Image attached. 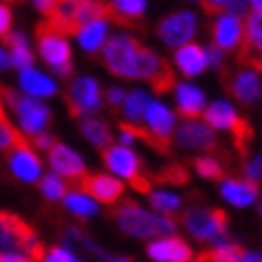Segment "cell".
<instances>
[{
  "instance_id": "38",
  "label": "cell",
  "mask_w": 262,
  "mask_h": 262,
  "mask_svg": "<svg viewBox=\"0 0 262 262\" xmlns=\"http://www.w3.org/2000/svg\"><path fill=\"white\" fill-rule=\"evenodd\" d=\"M43 260H48V262H75V260H80V255L72 253L70 248L56 246V248H48L46 255H43Z\"/></svg>"
},
{
  "instance_id": "40",
  "label": "cell",
  "mask_w": 262,
  "mask_h": 262,
  "mask_svg": "<svg viewBox=\"0 0 262 262\" xmlns=\"http://www.w3.org/2000/svg\"><path fill=\"white\" fill-rule=\"evenodd\" d=\"M32 144L36 149H51L56 144V140L51 135H46V133H36V135H32Z\"/></svg>"
},
{
  "instance_id": "10",
  "label": "cell",
  "mask_w": 262,
  "mask_h": 262,
  "mask_svg": "<svg viewBox=\"0 0 262 262\" xmlns=\"http://www.w3.org/2000/svg\"><path fill=\"white\" fill-rule=\"evenodd\" d=\"M75 188L82 192H87L89 198L99 200L103 205H116L123 198V183L116 181L113 176H103V173H94V176H82L80 181L75 183Z\"/></svg>"
},
{
  "instance_id": "44",
  "label": "cell",
  "mask_w": 262,
  "mask_h": 262,
  "mask_svg": "<svg viewBox=\"0 0 262 262\" xmlns=\"http://www.w3.org/2000/svg\"><path fill=\"white\" fill-rule=\"evenodd\" d=\"M241 262H262V255L260 253H246V250H243Z\"/></svg>"
},
{
  "instance_id": "41",
  "label": "cell",
  "mask_w": 262,
  "mask_h": 262,
  "mask_svg": "<svg viewBox=\"0 0 262 262\" xmlns=\"http://www.w3.org/2000/svg\"><path fill=\"white\" fill-rule=\"evenodd\" d=\"M10 27H12V15H10V8L0 5V36H8Z\"/></svg>"
},
{
  "instance_id": "23",
  "label": "cell",
  "mask_w": 262,
  "mask_h": 262,
  "mask_svg": "<svg viewBox=\"0 0 262 262\" xmlns=\"http://www.w3.org/2000/svg\"><path fill=\"white\" fill-rule=\"evenodd\" d=\"M77 41L87 53H96L106 43V19H92L77 32Z\"/></svg>"
},
{
  "instance_id": "19",
  "label": "cell",
  "mask_w": 262,
  "mask_h": 262,
  "mask_svg": "<svg viewBox=\"0 0 262 262\" xmlns=\"http://www.w3.org/2000/svg\"><path fill=\"white\" fill-rule=\"evenodd\" d=\"M63 243L70 248L72 253L82 255V257H84V255H94V257H99V260H113L111 255L106 253L101 246H96L94 241L89 238L87 233H82L80 229H72V226L70 229H65L63 231Z\"/></svg>"
},
{
  "instance_id": "16",
  "label": "cell",
  "mask_w": 262,
  "mask_h": 262,
  "mask_svg": "<svg viewBox=\"0 0 262 262\" xmlns=\"http://www.w3.org/2000/svg\"><path fill=\"white\" fill-rule=\"evenodd\" d=\"M10 168H12V173L19 178L22 183H34L41 178V161L39 157L29 149V144L27 147H15V149H10Z\"/></svg>"
},
{
  "instance_id": "25",
  "label": "cell",
  "mask_w": 262,
  "mask_h": 262,
  "mask_svg": "<svg viewBox=\"0 0 262 262\" xmlns=\"http://www.w3.org/2000/svg\"><path fill=\"white\" fill-rule=\"evenodd\" d=\"M5 41H8V46H10V65H15L19 70L32 68L34 56H32V51H29V46H27V36L19 32H8Z\"/></svg>"
},
{
  "instance_id": "15",
  "label": "cell",
  "mask_w": 262,
  "mask_h": 262,
  "mask_svg": "<svg viewBox=\"0 0 262 262\" xmlns=\"http://www.w3.org/2000/svg\"><path fill=\"white\" fill-rule=\"evenodd\" d=\"M147 255L151 260L157 262H188L192 260V250L188 248V243L181 238H161V241H154L147 246Z\"/></svg>"
},
{
  "instance_id": "21",
  "label": "cell",
  "mask_w": 262,
  "mask_h": 262,
  "mask_svg": "<svg viewBox=\"0 0 262 262\" xmlns=\"http://www.w3.org/2000/svg\"><path fill=\"white\" fill-rule=\"evenodd\" d=\"M224 200H229L233 207H248L257 200V183L255 181H226L222 185Z\"/></svg>"
},
{
  "instance_id": "28",
  "label": "cell",
  "mask_w": 262,
  "mask_h": 262,
  "mask_svg": "<svg viewBox=\"0 0 262 262\" xmlns=\"http://www.w3.org/2000/svg\"><path fill=\"white\" fill-rule=\"evenodd\" d=\"M205 120L209 123L212 127H219V130H229L231 123L236 120V111H233V106L226 101H214L207 106L205 111Z\"/></svg>"
},
{
  "instance_id": "39",
  "label": "cell",
  "mask_w": 262,
  "mask_h": 262,
  "mask_svg": "<svg viewBox=\"0 0 262 262\" xmlns=\"http://www.w3.org/2000/svg\"><path fill=\"white\" fill-rule=\"evenodd\" d=\"M207 63H209V68H214V70H222L224 68V51L219 46H209V51H207Z\"/></svg>"
},
{
  "instance_id": "42",
  "label": "cell",
  "mask_w": 262,
  "mask_h": 262,
  "mask_svg": "<svg viewBox=\"0 0 262 262\" xmlns=\"http://www.w3.org/2000/svg\"><path fill=\"white\" fill-rule=\"evenodd\" d=\"M106 99H108V103H111V106H120V103H123V99H125V94H123V89L113 87V89H108Z\"/></svg>"
},
{
  "instance_id": "33",
  "label": "cell",
  "mask_w": 262,
  "mask_h": 262,
  "mask_svg": "<svg viewBox=\"0 0 262 262\" xmlns=\"http://www.w3.org/2000/svg\"><path fill=\"white\" fill-rule=\"evenodd\" d=\"M147 103H149V96L144 94V92H133V94H127L123 99V108H125V118L127 120H140L144 116V108H147Z\"/></svg>"
},
{
  "instance_id": "43",
  "label": "cell",
  "mask_w": 262,
  "mask_h": 262,
  "mask_svg": "<svg viewBox=\"0 0 262 262\" xmlns=\"http://www.w3.org/2000/svg\"><path fill=\"white\" fill-rule=\"evenodd\" d=\"M34 3V8L39 10V12H43V15H46L48 10L53 8V3H56V0H32Z\"/></svg>"
},
{
  "instance_id": "27",
  "label": "cell",
  "mask_w": 262,
  "mask_h": 262,
  "mask_svg": "<svg viewBox=\"0 0 262 262\" xmlns=\"http://www.w3.org/2000/svg\"><path fill=\"white\" fill-rule=\"evenodd\" d=\"M231 140H233V147L241 154V159H248L250 154V142H253V127H250V120H243L236 116V120L231 123Z\"/></svg>"
},
{
  "instance_id": "48",
  "label": "cell",
  "mask_w": 262,
  "mask_h": 262,
  "mask_svg": "<svg viewBox=\"0 0 262 262\" xmlns=\"http://www.w3.org/2000/svg\"><path fill=\"white\" fill-rule=\"evenodd\" d=\"M255 161H257V164H260V168H262V157H257V159H255Z\"/></svg>"
},
{
  "instance_id": "17",
  "label": "cell",
  "mask_w": 262,
  "mask_h": 262,
  "mask_svg": "<svg viewBox=\"0 0 262 262\" xmlns=\"http://www.w3.org/2000/svg\"><path fill=\"white\" fill-rule=\"evenodd\" d=\"M176 65H178V70L183 72V75H188V77H198V75H202V72L207 70V53L202 51V46H198V43H183V46H178V51H176L173 56Z\"/></svg>"
},
{
  "instance_id": "37",
  "label": "cell",
  "mask_w": 262,
  "mask_h": 262,
  "mask_svg": "<svg viewBox=\"0 0 262 262\" xmlns=\"http://www.w3.org/2000/svg\"><path fill=\"white\" fill-rule=\"evenodd\" d=\"M41 192H43L48 200H63L65 195H68V185L60 181L58 173H51V176H43V181H41Z\"/></svg>"
},
{
  "instance_id": "22",
  "label": "cell",
  "mask_w": 262,
  "mask_h": 262,
  "mask_svg": "<svg viewBox=\"0 0 262 262\" xmlns=\"http://www.w3.org/2000/svg\"><path fill=\"white\" fill-rule=\"evenodd\" d=\"M142 118H144V123H147V127H149L151 133H157L159 137H168L171 130H173V113L159 101L147 103Z\"/></svg>"
},
{
  "instance_id": "47",
  "label": "cell",
  "mask_w": 262,
  "mask_h": 262,
  "mask_svg": "<svg viewBox=\"0 0 262 262\" xmlns=\"http://www.w3.org/2000/svg\"><path fill=\"white\" fill-rule=\"evenodd\" d=\"M0 120H8V116H5V111H3V103H0Z\"/></svg>"
},
{
  "instance_id": "13",
  "label": "cell",
  "mask_w": 262,
  "mask_h": 262,
  "mask_svg": "<svg viewBox=\"0 0 262 262\" xmlns=\"http://www.w3.org/2000/svg\"><path fill=\"white\" fill-rule=\"evenodd\" d=\"M224 87H229L231 96L241 101L243 106H250L255 103L257 99L262 96V84H260V77H257V72L253 70H238L233 77H229V82L224 84Z\"/></svg>"
},
{
  "instance_id": "2",
  "label": "cell",
  "mask_w": 262,
  "mask_h": 262,
  "mask_svg": "<svg viewBox=\"0 0 262 262\" xmlns=\"http://www.w3.org/2000/svg\"><path fill=\"white\" fill-rule=\"evenodd\" d=\"M101 157H103V164L111 168L116 176L130 181V185H133L137 192H142V195H149L151 192L154 181H151L149 173H144L142 171V161H140V157H137L127 144H123V147H111V144H108V147H103L101 149Z\"/></svg>"
},
{
  "instance_id": "31",
  "label": "cell",
  "mask_w": 262,
  "mask_h": 262,
  "mask_svg": "<svg viewBox=\"0 0 262 262\" xmlns=\"http://www.w3.org/2000/svg\"><path fill=\"white\" fill-rule=\"evenodd\" d=\"M202 10L205 15H238L243 17L246 15V0H202Z\"/></svg>"
},
{
  "instance_id": "12",
  "label": "cell",
  "mask_w": 262,
  "mask_h": 262,
  "mask_svg": "<svg viewBox=\"0 0 262 262\" xmlns=\"http://www.w3.org/2000/svg\"><path fill=\"white\" fill-rule=\"evenodd\" d=\"M246 41H243V48H241V63L250 65L253 70L262 72V12L255 10L250 12L246 19Z\"/></svg>"
},
{
  "instance_id": "11",
  "label": "cell",
  "mask_w": 262,
  "mask_h": 262,
  "mask_svg": "<svg viewBox=\"0 0 262 262\" xmlns=\"http://www.w3.org/2000/svg\"><path fill=\"white\" fill-rule=\"evenodd\" d=\"M48 164L53 168V173H58L60 178L72 181V185L87 173L82 157L75 149H70L68 144H53V147L48 149Z\"/></svg>"
},
{
  "instance_id": "6",
  "label": "cell",
  "mask_w": 262,
  "mask_h": 262,
  "mask_svg": "<svg viewBox=\"0 0 262 262\" xmlns=\"http://www.w3.org/2000/svg\"><path fill=\"white\" fill-rule=\"evenodd\" d=\"M5 99L10 101L12 111L17 113V120H19V127L27 135H36V133H43L51 120V111H48L46 103H41L36 96H19L15 92H5Z\"/></svg>"
},
{
  "instance_id": "29",
  "label": "cell",
  "mask_w": 262,
  "mask_h": 262,
  "mask_svg": "<svg viewBox=\"0 0 262 262\" xmlns=\"http://www.w3.org/2000/svg\"><path fill=\"white\" fill-rule=\"evenodd\" d=\"M241 255H243V248L224 241V243H219L212 250H202L198 255V260L200 262H236V260H241Z\"/></svg>"
},
{
  "instance_id": "50",
  "label": "cell",
  "mask_w": 262,
  "mask_h": 262,
  "mask_svg": "<svg viewBox=\"0 0 262 262\" xmlns=\"http://www.w3.org/2000/svg\"><path fill=\"white\" fill-rule=\"evenodd\" d=\"M260 214H262V205H260Z\"/></svg>"
},
{
  "instance_id": "14",
  "label": "cell",
  "mask_w": 262,
  "mask_h": 262,
  "mask_svg": "<svg viewBox=\"0 0 262 262\" xmlns=\"http://www.w3.org/2000/svg\"><path fill=\"white\" fill-rule=\"evenodd\" d=\"M241 36H243V22L238 15H224L216 17V22L212 24V41L214 46H219L222 51H231V48L238 46Z\"/></svg>"
},
{
  "instance_id": "4",
  "label": "cell",
  "mask_w": 262,
  "mask_h": 262,
  "mask_svg": "<svg viewBox=\"0 0 262 262\" xmlns=\"http://www.w3.org/2000/svg\"><path fill=\"white\" fill-rule=\"evenodd\" d=\"M36 43H39L41 58L51 65V70L60 75V77H70L72 75V53L68 46L65 34L56 32L48 22H41L36 27Z\"/></svg>"
},
{
  "instance_id": "32",
  "label": "cell",
  "mask_w": 262,
  "mask_h": 262,
  "mask_svg": "<svg viewBox=\"0 0 262 262\" xmlns=\"http://www.w3.org/2000/svg\"><path fill=\"white\" fill-rule=\"evenodd\" d=\"M154 183H171V185H185L190 181V173L183 164H168L166 168H161L157 176H151Z\"/></svg>"
},
{
  "instance_id": "18",
  "label": "cell",
  "mask_w": 262,
  "mask_h": 262,
  "mask_svg": "<svg viewBox=\"0 0 262 262\" xmlns=\"http://www.w3.org/2000/svg\"><path fill=\"white\" fill-rule=\"evenodd\" d=\"M19 87H22L24 94L36 96V99L56 94V82L51 80V77H46L43 72L34 70V68H24L22 70V75H19Z\"/></svg>"
},
{
  "instance_id": "30",
  "label": "cell",
  "mask_w": 262,
  "mask_h": 262,
  "mask_svg": "<svg viewBox=\"0 0 262 262\" xmlns=\"http://www.w3.org/2000/svg\"><path fill=\"white\" fill-rule=\"evenodd\" d=\"M65 207L70 209L72 214L80 216V219H87V216L96 214L94 198H89L87 192H82V190H75V192H70V195H65Z\"/></svg>"
},
{
  "instance_id": "49",
  "label": "cell",
  "mask_w": 262,
  "mask_h": 262,
  "mask_svg": "<svg viewBox=\"0 0 262 262\" xmlns=\"http://www.w3.org/2000/svg\"><path fill=\"white\" fill-rule=\"evenodd\" d=\"M5 3H19V0H5Z\"/></svg>"
},
{
  "instance_id": "26",
  "label": "cell",
  "mask_w": 262,
  "mask_h": 262,
  "mask_svg": "<svg viewBox=\"0 0 262 262\" xmlns=\"http://www.w3.org/2000/svg\"><path fill=\"white\" fill-rule=\"evenodd\" d=\"M80 133L87 137L92 144H96L99 149H103V147H108V144L113 142V140H111V130H108V127H106V123H101V120L84 118V116H82Z\"/></svg>"
},
{
  "instance_id": "20",
  "label": "cell",
  "mask_w": 262,
  "mask_h": 262,
  "mask_svg": "<svg viewBox=\"0 0 262 262\" xmlns=\"http://www.w3.org/2000/svg\"><path fill=\"white\" fill-rule=\"evenodd\" d=\"M176 103L183 118H198L205 111V94L192 84H178L176 87Z\"/></svg>"
},
{
  "instance_id": "9",
  "label": "cell",
  "mask_w": 262,
  "mask_h": 262,
  "mask_svg": "<svg viewBox=\"0 0 262 262\" xmlns=\"http://www.w3.org/2000/svg\"><path fill=\"white\" fill-rule=\"evenodd\" d=\"M198 32V19L192 12H176V15H168L166 19H161L159 27H157V34H159V39L166 43V46H183V43H188L192 41Z\"/></svg>"
},
{
  "instance_id": "35",
  "label": "cell",
  "mask_w": 262,
  "mask_h": 262,
  "mask_svg": "<svg viewBox=\"0 0 262 262\" xmlns=\"http://www.w3.org/2000/svg\"><path fill=\"white\" fill-rule=\"evenodd\" d=\"M149 202L154 209H159V212H164V214L173 216L176 212H178V207H181V198L178 195H173V192H157L151 190L149 192Z\"/></svg>"
},
{
  "instance_id": "46",
  "label": "cell",
  "mask_w": 262,
  "mask_h": 262,
  "mask_svg": "<svg viewBox=\"0 0 262 262\" xmlns=\"http://www.w3.org/2000/svg\"><path fill=\"white\" fill-rule=\"evenodd\" d=\"M250 5H253V10H260L262 12V0H248Z\"/></svg>"
},
{
  "instance_id": "34",
  "label": "cell",
  "mask_w": 262,
  "mask_h": 262,
  "mask_svg": "<svg viewBox=\"0 0 262 262\" xmlns=\"http://www.w3.org/2000/svg\"><path fill=\"white\" fill-rule=\"evenodd\" d=\"M192 168H195L202 178L224 181V166H222V161H216L214 157H198V159H192Z\"/></svg>"
},
{
  "instance_id": "1",
  "label": "cell",
  "mask_w": 262,
  "mask_h": 262,
  "mask_svg": "<svg viewBox=\"0 0 262 262\" xmlns=\"http://www.w3.org/2000/svg\"><path fill=\"white\" fill-rule=\"evenodd\" d=\"M113 219L118 224V229L133 238H159V236H168L176 231L173 216L149 214L130 200H125L118 209H113Z\"/></svg>"
},
{
  "instance_id": "24",
  "label": "cell",
  "mask_w": 262,
  "mask_h": 262,
  "mask_svg": "<svg viewBox=\"0 0 262 262\" xmlns=\"http://www.w3.org/2000/svg\"><path fill=\"white\" fill-rule=\"evenodd\" d=\"M111 8H113V22L133 27V24H137L140 17L144 15L147 0H113Z\"/></svg>"
},
{
  "instance_id": "45",
  "label": "cell",
  "mask_w": 262,
  "mask_h": 262,
  "mask_svg": "<svg viewBox=\"0 0 262 262\" xmlns=\"http://www.w3.org/2000/svg\"><path fill=\"white\" fill-rule=\"evenodd\" d=\"M5 68H10V56H5V51L0 48V70H5Z\"/></svg>"
},
{
  "instance_id": "3",
  "label": "cell",
  "mask_w": 262,
  "mask_h": 262,
  "mask_svg": "<svg viewBox=\"0 0 262 262\" xmlns=\"http://www.w3.org/2000/svg\"><path fill=\"white\" fill-rule=\"evenodd\" d=\"M183 224H185L188 233L198 241H216V243H224V241H226L229 216H226L224 209L195 205L183 214Z\"/></svg>"
},
{
  "instance_id": "36",
  "label": "cell",
  "mask_w": 262,
  "mask_h": 262,
  "mask_svg": "<svg viewBox=\"0 0 262 262\" xmlns=\"http://www.w3.org/2000/svg\"><path fill=\"white\" fill-rule=\"evenodd\" d=\"M27 140L19 130L10 125L8 120H0V149H15V147H27Z\"/></svg>"
},
{
  "instance_id": "5",
  "label": "cell",
  "mask_w": 262,
  "mask_h": 262,
  "mask_svg": "<svg viewBox=\"0 0 262 262\" xmlns=\"http://www.w3.org/2000/svg\"><path fill=\"white\" fill-rule=\"evenodd\" d=\"M137 43L133 36L118 34L103 43V63L116 77H133L135 80V58H137Z\"/></svg>"
},
{
  "instance_id": "7",
  "label": "cell",
  "mask_w": 262,
  "mask_h": 262,
  "mask_svg": "<svg viewBox=\"0 0 262 262\" xmlns=\"http://www.w3.org/2000/svg\"><path fill=\"white\" fill-rule=\"evenodd\" d=\"M65 101H68V111H70L72 118H82V116H89L101 108V89H99V82L92 80V77H77V80L70 84L68 94H65Z\"/></svg>"
},
{
  "instance_id": "8",
  "label": "cell",
  "mask_w": 262,
  "mask_h": 262,
  "mask_svg": "<svg viewBox=\"0 0 262 262\" xmlns=\"http://www.w3.org/2000/svg\"><path fill=\"white\" fill-rule=\"evenodd\" d=\"M176 144H181L185 149L222 154L219 147H216V135L212 125L207 120H198V118H185V123H181V127L176 130Z\"/></svg>"
}]
</instances>
